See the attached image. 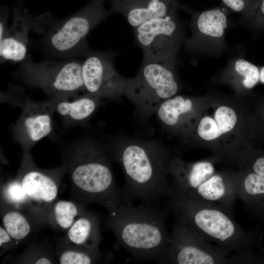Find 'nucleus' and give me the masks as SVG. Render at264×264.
Listing matches in <instances>:
<instances>
[{
  "label": "nucleus",
  "instance_id": "1",
  "mask_svg": "<svg viewBox=\"0 0 264 264\" xmlns=\"http://www.w3.org/2000/svg\"><path fill=\"white\" fill-rule=\"evenodd\" d=\"M161 202L169 214L188 225L209 242L226 251L239 262L253 260L252 251L260 243L254 232L244 230L233 212L191 196L169 184Z\"/></svg>",
  "mask_w": 264,
  "mask_h": 264
},
{
  "label": "nucleus",
  "instance_id": "2",
  "mask_svg": "<svg viewBox=\"0 0 264 264\" xmlns=\"http://www.w3.org/2000/svg\"><path fill=\"white\" fill-rule=\"evenodd\" d=\"M168 215L162 202H122L109 213L107 223L119 244L135 259L167 264L171 240L166 224Z\"/></svg>",
  "mask_w": 264,
  "mask_h": 264
},
{
  "label": "nucleus",
  "instance_id": "3",
  "mask_svg": "<svg viewBox=\"0 0 264 264\" xmlns=\"http://www.w3.org/2000/svg\"><path fill=\"white\" fill-rule=\"evenodd\" d=\"M113 156L125 178L121 190L122 202H161L169 183L171 158L164 150L156 145L133 141L118 146Z\"/></svg>",
  "mask_w": 264,
  "mask_h": 264
},
{
  "label": "nucleus",
  "instance_id": "4",
  "mask_svg": "<svg viewBox=\"0 0 264 264\" xmlns=\"http://www.w3.org/2000/svg\"><path fill=\"white\" fill-rule=\"evenodd\" d=\"M107 0H91L76 13L61 19L49 18L39 41L47 59L61 60L83 57L90 49V31L113 13L104 5Z\"/></svg>",
  "mask_w": 264,
  "mask_h": 264
},
{
  "label": "nucleus",
  "instance_id": "5",
  "mask_svg": "<svg viewBox=\"0 0 264 264\" xmlns=\"http://www.w3.org/2000/svg\"><path fill=\"white\" fill-rule=\"evenodd\" d=\"M71 179L85 199L100 204L110 213L122 203L107 155L92 145L87 146L74 167Z\"/></svg>",
  "mask_w": 264,
  "mask_h": 264
},
{
  "label": "nucleus",
  "instance_id": "6",
  "mask_svg": "<svg viewBox=\"0 0 264 264\" xmlns=\"http://www.w3.org/2000/svg\"><path fill=\"white\" fill-rule=\"evenodd\" d=\"M82 62L78 58L36 62L28 54L16 74L25 84L42 89L52 99L68 98L84 92Z\"/></svg>",
  "mask_w": 264,
  "mask_h": 264
},
{
  "label": "nucleus",
  "instance_id": "7",
  "mask_svg": "<svg viewBox=\"0 0 264 264\" xmlns=\"http://www.w3.org/2000/svg\"><path fill=\"white\" fill-rule=\"evenodd\" d=\"M174 66L175 61L142 64L135 76L126 78L124 95L143 116L155 113L164 101L177 93Z\"/></svg>",
  "mask_w": 264,
  "mask_h": 264
},
{
  "label": "nucleus",
  "instance_id": "8",
  "mask_svg": "<svg viewBox=\"0 0 264 264\" xmlns=\"http://www.w3.org/2000/svg\"><path fill=\"white\" fill-rule=\"evenodd\" d=\"M175 10L133 29L135 42L142 51V64L175 61L183 36Z\"/></svg>",
  "mask_w": 264,
  "mask_h": 264
},
{
  "label": "nucleus",
  "instance_id": "9",
  "mask_svg": "<svg viewBox=\"0 0 264 264\" xmlns=\"http://www.w3.org/2000/svg\"><path fill=\"white\" fill-rule=\"evenodd\" d=\"M167 264H236L227 252L204 240L188 225L176 220L170 234Z\"/></svg>",
  "mask_w": 264,
  "mask_h": 264
},
{
  "label": "nucleus",
  "instance_id": "10",
  "mask_svg": "<svg viewBox=\"0 0 264 264\" xmlns=\"http://www.w3.org/2000/svg\"><path fill=\"white\" fill-rule=\"evenodd\" d=\"M115 52L90 48L83 57L82 74L84 93L100 98L119 100L124 95L126 78L114 65Z\"/></svg>",
  "mask_w": 264,
  "mask_h": 264
},
{
  "label": "nucleus",
  "instance_id": "11",
  "mask_svg": "<svg viewBox=\"0 0 264 264\" xmlns=\"http://www.w3.org/2000/svg\"><path fill=\"white\" fill-rule=\"evenodd\" d=\"M13 23L0 40V63L22 62L27 57L30 30L42 32L46 20L45 14L33 17L25 10L15 8Z\"/></svg>",
  "mask_w": 264,
  "mask_h": 264
},
{
  "label": "nucleus",
  "instance_id": "12",
  "mask_svg": "<svg viewBox=\"0 0 264 264\" xmlns=\"http://www.w3.org/2000/svg\"><path fill=\"white\" fill-rule=\"evenodd\" d=\"M13 128L17 140L29 148L48 135L52 130V107L49 103L27 100Z\"/></svg>",
  "mask_w": 264,
  "mask_h": 264
},
{
  "label": "nucleus",
  "instance_id": "13",
  "mask_svg": "<svg viewBox=\"0 0 264 264\" xmlns=\"http://www.w3.org/2000/svg\"><path fill=\"white\" fill-rule=\"evenodd\" d=\"M110 10L121 14L134 29L151 19L176 9L175 0H110Z\"/></svg>",
  "mask_w": 264,
  "mask_h": 264
},
{
  "label": "nucleus",
  "instance_id": "14",
  "mask_svg": "<svg viewBox=\"0 0 264 264\" xmlns=\"http://www.w3.org/2000/svg\"><path fill=\"white\" fill-rule=\"evenodd\" d=\"M237 198L264 226V177L248 169L237 175Z\"/></svg>",
  "mask_w": 264,
  "mask_h": 264
},
{
  "label": "nucleus",
  "instance_id": "15",
  "mask_svg": "<svg viewBox=\"0 0 264 264\" xmlns=\"http://www.w3.org/2000/svg\"><path fill=\"white\" fill-rule=\"evenodd\" d=\"M194 109L191 98L177 95L164 101L155 113L158 120L166 129L175 132H183L189 129Z\"/></svg>",
  "mask_w": 264,
  "mask_h": 264
},
{
  "label": "nucleus",
  "instance_id": "16",
  "mask_svg": "<svg viewBox=\"0 0 264 264\" xmlns=\"http://www.w3.org/2000/svg\"><path fill=\"white\" fill-rule=\"evenodd\" d=\"M67 98L52 99L55 104L51 105L60 115L74 122H82L88 119L98 107L101 98L84 94L72 101Z\"/></svg>",
  "mask_w": 264,
  "mask_h": 264
},
{
  "label": "nucleus",
  "instance_id": "17",
  "mask_svg": "<svg viewBox=\"0 0 264 264\" xmlns=\"http://www.w3.org/2000/svg\"><path fill=\"white\" fill-rule=\"evenodd\" d=\"M21 183L27 197L36 201L50 202L58 194V187L54 179L39 171L27 173Z\"/></svg>",
  "mask_w": 264,
  "mask_h": 264
},
{
  "label": "nucleus",
  "instance_id": "18",
  "mask_svg": "<svg viewBox=\"0 0 264 264\" xmlns=\"http://www.w3.org/2000/svg\"><path fill=\"white\" fill-rule=\"evenodd\" d=\"M67 236L69 241L75 244L97 248L101 240L97 218L92 215L79 218L68 228Z\"/></svg>",
  "mask_w": 264,
  "mask_h": 264
},
{
  "label": "nucleus",
  "instance_id": "19",
  "mask_svg": "<svg viewBox=\"0 0 264 264\" xmlns=\"http://www.w3.org/2000/svg\"><path fill=\"white\" fill-rule=\"evenodd\" d=\"M193 24L201 35L219 38L223 36L227 27V18L219 9L209 10L200 14Z\"/></svg>",
  "mask_w": 264,
  "mask_h": 264
},
{
  "label": "nucleus",
  "instance_id": "20",
  "mask_svg": "<svg viewBox=\"0 0 264 264\" xmlns=\"http://www.w3.org/2000/svg\"><path fill=\"white\" fill-rule=\"evenodd\" d=\"M2 221L4 228L13 239L22 240L30 232V226L28 222L18 212H7L4 216Z\"/></svg>",
  "mask_w": 264,
  "mask_h": 264
},
{
  "label": "nucleus",
  "instance_id": "21",
  "mask_svg": "<svg viewBox=\"0 0 264 264\" xmlns=\"http://www.w3.org/2000/svg\"><path fill=\"white\" fill-rule=\"evenodd\" d=\"M78 212V208L75 204L66 200L59 201L54 208L55 220L57 224L64 229H68L74 222Z\"/></svg>",
  "mask_w": 264,
  "mask_h": 264
},
{
  "label": "nucleus",
  "instance_id": "22",
  "mask_svg": "<svg viewBox=\"0 0 264 264\" xmlns=\"http://www.w3.org/2000/svg\"><path fill=\"white\" fill-rule=\"evenodd\" d=\"M100 256L97 248H87L84 251L69 250L61 254L59 262L61 264H89L97 262Z\"/></svg>",
  "mask_w": 264,
  "mask_h": 264
},
{
  "label": "nucleus",
  "instance_id": "23",
  "mask_svg": "<svg viewBox=\"0 0 264 264\" xmlns=\"http://www.w3.org/2000/svg\"><path fill=\"white\" fill-rule=\"evenodd\" d=\"M235 70L242 77V83L246 88H252L259 80L260 72L258 67L253 64L243 59H238L235 63Z\"/></svg>",
  "mask_w": 264,
  "mask_h": 264
},
{
  "label": "nucleus",
  "instance_id": "24",
  "mask_svg": "<svg viewBox=\"0 0 264 264\" xmlns=\"http://www.w3.org/2000/svg\"><path fill=\"white\" fill-rule=\"evenodd\" d=\"M213 118L221 135L231 131L237 122L235 111L226 106L218 107L214 112Z\"/></svg>",
  "mask_w": 264,
  "mask_h": 264
},
{
  "label": "nucleus",
  "instance_id": "25",
  "mask_svg": "<svg viewBox=\"0 0 264 264\" xmlns=\"http://www.w3.org/2000/svg\"><path fill=\"white\" fill-rule=\"evenodd\" d=\"M197 130L199 136L207 141L215 140L221 135L214 119L209 116L200 120Z\"/></svg>",
  "mask_w": 264,
  "mask_h": 264
},
{
  "label": "nucleus",
  "instance_id": "26",
  "mask_svg": "<svg viewBox=\"0 0 264 264\" xmlns=\"http://www.w3.org/2000/svg\"><path fill=\"white\" fill-rule=\"evenodd\" d=\"M6 195L10 201L15 203H22L28 197L22 183L16 181L8 186Z\"/></svg>",
  "mask_w": 264,
  "mask_h": 264
},
{
  "label": "nucleus",
  "instance_id": "27",
  "mask_svg": "<svg viewBox=\"0 0 264 264\" xmlns=\"http://www.w3.org/2000/svg\"><path fill=\"white\" fill-rule=\"evenodd\" d=\"M249 170L264 177V155L251 159L248 162Z\"/></svg>",
  "mask_w": 264,
  "mask_h": 264
},
{
  "label": "nucleus",
  "instance_id": "28",
  "mask_svg": "<svg viewBox=\"0 0 264 264\" xmlns=\"http://www.w3.org/2000/svg\"><path fill=\"white\" fill-rule=\"evenodd\" d=\"M8 9L6 7H1L0 16V40H1L8 30Z\"/></svg>",
  "mask_w": 264,
  "mask_h": 264
},
{
  "label": "nucleus",
  "instance_id": "29",
  "mask_svg": "<svg viewBox=\"0 0 264 264\" xmlns=\"http://www.w3.org/2000/svg\"><path fill=\"white\" fill-rule=\"evenodd\" d=\"M226 5L232 10L240 12L242 11L245 6L243 0H222Z\"/></svg>",
  "mask_w": 264,
  "mask_h": 264
},
{
  "label": "nucleus",
  "instance_id": "30",
  "mask_svg": "<svg viewBox=\"0 0 264 264\" xmlns=\"http://www.w3.org/2000/svg\"><path fill=\"white\" fill-rule=\"evenodd\" d=\"M11 237L5 230L2 227H0V245L10 241Z\"/></svg>",
  "mask_w": 264,
  "mask_h": 264
},
{
  "label": "nucleus",
  "instance_id": "31",
  "mask_svg": "<svg viewBox=\"0 0 264 264\" xmlns=\"http://www.w3.org/2000/svg\"><path fill=\"white\" fill-rule=\"evenodd\" d=\"M51 262L48 259L44 257H42L37 260L34 264H51Z\"/></svg>",
  "mask_w": 264,
  "mask_h": 264
},
{
  "label": "nucleus",
  "instance_id": "32",
  "mask_svg": "<svg viewBox=\"0 0 264 264\" xmlns=\"http://www.w3.org/2000/svg\"><path fill=\"white\" fill-rule=\"evenodd\" d=\"M259 80L262 83L264 84V67L261 68L260 72Z\"/></svg>",
  "mask_w": 264,
  "mask_h": 264
},
{
  "label": "nucleus",
  "instance_id": "33",
  "mask_svg": "<svg viewBox=\"0 0 264 264\" xmlns=\"http://www.w3.org/2000/svg\"><path fill=\"white\" fill-rule=\"evenodd\" d=\"M261 9L262 12L264 15V0H263L262 4L261 5Z\"/></svg>",
  "mask_w": 264,
  "mask_h": 264
},
{
  "label": "nucleus",
  "instance_id": "34",
  "mask_svg": "<svg viewBox=\"0 0 264 264\" xmlns=\"http://www.w3.org/2000/svg\"></svg>",
  "mask_w": 264,
  "mask_h": 264
}]
</instances>
